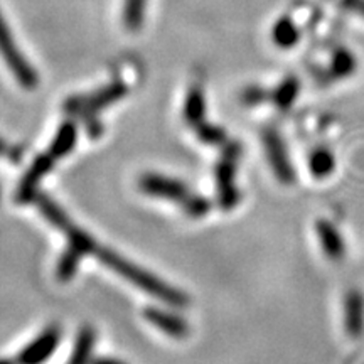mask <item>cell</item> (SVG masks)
<instances>
[{"instance_id":"obj_7","label":"cell","mask_w":364,"mask_h":364,"mask_svg":"<svg viewBox=\"0 0 364 364\" xmlns=\"http://www.w3.org/2000/svg\"><path fill=\"white\" fill-rule=\"evenodd\" d=\"M139 188L144 194L154 196V198L169 199V201L182 203L188 198L191 191L182 184L181 181L172 179L161 174H144L139 181Z\"/></svg>"},{"instance_id":"obj_26","label":"cell","mask_w":364,"mask_h":364,"mask_svg":"<svg viewBox=\"0 0 364 364\" xmlns=\"http://www.w3.org/2000/svg\"><path fill=\"white\" fill-rule=\"evenodd\" d=\"M91 364H125V363L118 361V359H113V358H97L91 361Z\"/></svg>"},{"instance_id":"obj_28","label":"cell","mask_w":364,"mask_h":364,"mask_svg":"<svg viewBox=\"0 0 364 364\" xmlns=\"http://www.w3.org/2000/svg\"><path fill=\"white\" fill-rule=\"evenodd\" d=\"M0 364H12V363L7 361V359H0Z\"/></svg>"},{"instance_id":"obj_18","label":"cell","mask_w":364,"mask_h":364,"mask_svg":"<svg viewBox=\"0 0 364 364\" xmlns=\"http://www.w3.org/2000/svg\"><path fill=\"white\" fill-rule=\"evenodd\" d=\"M95 343H97V334H95L91 327L86 326L83 329H80L68 364H91V354H93Z\"/></svg>"},{"instance_id":"obj_29","label":"cell","mask_w":364,"mask_h":364,"mask_svg":"<svg viewBox=\"0 0 364 364\" xmlns=\"http://www.w3.org/2000/svg\"><path fill=\"white\" fill-rule=\"evenodd\" d=\"M0 198H2V191H0Z\"/></svg>"},{"instance_id":"obj_5","label":"cell","mask_w":364,"mask_h":364,"mask_svg":"<svg viewBox=\"0 0 364 364\" xmlns=\"http://www.w3.org/2000/svg\"><path fill=\"white\" fill-rule=\"evenodd\" d=\"M240 159V147L230 145L216 166V186L223 209H233L238 204L240 193L236 189V166Z\"/></svg>"},{"instance_id":"obj_15","label":"cell","mask_w":364,"mask_h":364,"mask_svg":"<svg viewBox=\"0 0 364 364\" xmlns=\"http://www.w3.org/2000/svg\"><path fill=\"white\" fill-rule=\"evenodd\" d=\"M76 140H78V129H76V125L73 122H66V124L59 127L51 147H49V152L59 161V159L70 156L73 149H75Z\"/></svg>"},{"instance_id":"obj_2","label":"cell","mask_w":364,"mask_h":364,"mask_svg":"<svg viewBox=\"0 0 364 364\" xmlns=\"http://www.w3.org/2000/svg\"><path fill=\"white\" fill-rule=\"evenodd\" d=\"M0 56L14 76H16L17 83L26 90H34L39 83V76L29 61L24 58V54L16 44V39L9 29V24L4 19L2 12H0Z\"/></svg>"},{"instance_id":"obj_9","label":"cell","mask_w":364,"mask_h":364,"mask_svg":"<svg viewBox=\"0 0 364 364\" xmlns=\"http://www.w3.org/2000/svg\"><path fill=\"white\" fill-rule=\"evenodd\" d=\"M58 159L53 156L51 152H46L43 156H39L31 166V169L26 172L24 179L21 181L19 191H17V201L19 203H29L36 198V189H38L39 182L44 179V176L53 169L54 164Z\"/></svg>"},{"instance_id":"obj_24","label":"cell","mask_w":364,"mask_h":364,"mask_svg":"<svg viewBox=\"0 0 364 364\" xmlns=\"http://www.w3.org/2000/svg\"><path fill=\"white\" fill-rule=\"evenodd\" d=\"M267 98H270V93L265 91L260 86H250L241 93V102L245 105H248V107H253V105H260L265 102Z\"/></svg>"},{"instance_id":"obj_27","label":"cell","mask_w":364,"mask_h":364,"mask_svg":"<svg viewBox=\"0 0 364 364\" xmlns=\"http://www.w3.org/2000/svg\"><path fill=\"white\" fill-rule=\"evenodd\" d=\"M356 9H358V12L361 14V16L364 17V0H358V2H356Z\"/></svg>"},{"instance_id":"obj_6","label":"cell","mask_w":364,"mask_h":364,"mask_svg":"<svg viewBox=\"0 0 364 364\" xmlns=\"http://www.w3.org/2000/svg\"><path fill=\"white\" fill-rule=\"evenodd\" d=\"M263 144H265L267 157L270 161V166L275 172L277 179L284 184H292L295 181V171L292 162H290L289 152H287L285 142L279 132L273 129L265 130L263 134Z\"/></svg>"},{"instance_id":"obj_25","label":"cell","mask_w":364,"mask_h":364,"mask_svg":"<svg viewBox=\"0 0 364 364\" xmlns=\"http://www.w3.org/2000/svg\"><path fill=\"white\" fill-rule=\"evenodd\" d=\"M14 154H16V149L0 136V157H14Z\"/></svg>"},{"instance_id":"obj_21","label":"cell","mask_w":364,"mask_h":364,"mask_svg":"<svg viewBox=\"0 0 364 364\" xmlns=\"http://www.w3.org/2000/svg\"><path fill=\"white\" fill-rule=\"evenodd\" d=\"M145 6L147 0H125L124 4V24L130 33H136L144 24Z\"/></svg>"},{"instance_id":"obj_19","label":"cell","mask_w":364,"mask_h":364,"mask_svg":"<svg viewBox=\"0 0 364 364\" xmlns=\"http://www.w3.org/2000/svg\"><path fill=\"white\" fill-rule=\"evenodd\" d=\"M336 169V157L329 149L321 147L316 149L309 157V171L316 179H324L329 177Z\"/></svg>"},{"instance_id":"obj_14","label":"cell","mask_w":364,"mask_h":364,"mask_svg":"<svg viewBox=\"0 0 364 364\" xmlns=\"http://www.w3.org/2000/svg\"><path fill=\"white\" fill-rule=\"evenodd\" d=\"M272 39H273V43H275L282 49L294 48V46H297L300 41L299 26L295 24V21L292 19V17H289V16L280 17V19L273 24Z\"/></svg>"},{"instance_id":"obj_16","label":"cell","mask_w":364,"mask_h":364,"mask_svg":"<svg viewBox=\"0 0 364 364\" xmlns=\"http://www.w3.org/2000/svg\"><path fill=\"white\" fill-rule=\"evenodd\" d=\"M358 59L354 56L353 51L346 48H338L332 54L331 65H329V75L334 80H344L356 73Z\"/></svg>"},{"instance_id":"obj_23","label":"cell","mask_w":364,"mask_h":364,"mask_svg":"<svg viewBox=\"0 0 364 364\" xmlns=\"http://www.w3.org/2000/svg\"><path fill=\"white\" fill-rule=\"evenodd\" d=\"M196 134H198V139L201 142L208 145H220L226 140V134L221 127L206 124V122L196 127Z\"/></svg>"},{"instance_id":"obj_20","label":"cell","mask_w":364,"mask_h":364,"mask_svg":"<svg viewBox=\"0 0 364 364\" xmlns=\"http://www.w3.org/2000/svg\"><path fill=\"white\" fill-rule=\"evenodd\" d=\"M299 91H300L299 78L289 76V78H285L279 86H277L275 91L272 93V100L275 102V105L280 108V110H289V108L294 105L295 100H297Z\"/></svg>"},{"instance_id":"obj_1","label":"cell","mask_w":364,"mask_h":364,"mask_svg":"<svg viewBox=\"0 0 364 364\" xmlns=\"http://www.w3.org/2000/svg\"><path fill=\"white\" fill-rule=\"evenodd\" d=\"M97 257L98 260L105 263L108 268H112V270L118 273V275H122L125 280H129L132 285L139 287V289H142L144 292L150 294L152 297L162 300V302L174 307H182L188 304V297H186L181 290L167 285L164 280L157 279V277L152 275L150 272H145L144 268L136 267L129 260H125L120 255L113 253L112 250H98Z\"/></svg>"},{"instance_id":"obj_3","label":"cell","mask_w":364,"mask_h":364,"mask_svg":"<svg viewBox=\"0 0 364 364\" xmlns=\"http://www.w3.org/2000/svg\"><path fill=\"white\" fill-rule=\"evenodd\" d=\"M66 235L68 247L63 252L56 267V277L61 282L71 280L76 270H78L80 262L83 260L86 255L95 253V250H97V241L91 238L88 233H85L83 230H80V228L71 226L66 231Z\"/></svg>"},{"instance_id":"obj_11","label":"cell","mask_w":364,"mask_h":364,"mask_svg":"<svg viewBox=\"0 0 364 364\" xmlns=\"http://www.w3.org/2000/svg\"><path fill=\"white\" fill-rule=\"evenodd\" d=\"M316 231L322 252L332 262H341L346 255V245L339 230L332 223L326 220H318L316 223Z\"/></svg>"},{"instance_id":"obj_8","label":"cell","mask_w":364,"mask_h":364,"mask_svg":"<svg viewBox=\"0 0 364 364\" xmlns=\"http://www.w3.org/2000/svg\"><path fill=\"white\" fill-rule=\"evenodd\" d=\"M59 341H61L59 327H49L38 339L22 349L17 356V364H44L58 349Z\"/></svg>"},{"instance_id":"obj_12","label":"cell","mask_w":364,"mask_h":364,"mask_svg":"<svg viewBox=\"0 0 364 364\" xmlns=\"http://www.w3.org/2000/svg\"><path fill=\"white\" fill-rule=\"evenodd\" d=\"M344 327L351 338H359L364 331V295L358 289L349 290L346 295Z\"/></svg>"},{"instance_id":"obj_10","label":"cell","mask_w":364,"mask_h":364,"mask_svg":"<svg viewBox=\"0 0 364 364\" xmlns=\"http://www.w3.org/2000/svg\"><path fill=\"white\" fill-rule=\"evenodd\" d=\"M144 317L147 318L154 327H157L159 331L169 334L171 338L182 339L186 338L189 332L188 322H186L179 314L162 311V309H156V307H149L144 311Z\"/></svg>"},{"instance_id":"obj_22","label":"cell","mask_w":364,"mask_h":364,"mask_svg":"<svg viewBox=\"0 0 364 364\" xmlns=\"http://www.w3.org/2000/svg\"><path fill=\"white\" fill-rule=\"evenodd\" d=\"M181 206L188 216L203 218L209 211V209H211V203H209L206 198H203V196L189 193L188 198L181 203Z\"/></svg>"},{"instance_id":"obj_13","label":"cell","mask_w":364,"mask_h":364,"mask_svg":"<svg viewBox=\"0 0 364 364\" xmlns=\"http://www.w3.org/2000/svg\"><path fill=\"white\" fill-rule=\"evenodd\" d=\"M184 120L188 125H193L194 129L201 125L206 117V97H204V90L201 86H193L188 91V97L184 102Z\"/></svg>"},{"instance_id":"obj_4","label":"cell","mask_w":364,"mask_h":364,"mask_svg":"<svg viewBox=\"0 0 364 364\" xmlns=\"http://www.w3.org/2000/svg\"><path fill=\"white\" fill-rule=\"evenodd\" d=\"M127 95V86L122 81H113V83L103 86L95 93L86 95V97H73L65 103V110L73 115L91 117L97 115L98 112L105 110L110 105L117 103Z\"/></svg>"},{"instance_id":"obj_17","label":"cell","mask_w":364,"mask_h":364,"mask_svg":"<svg viewBox=\"0 0 364 364\" xmlns=\"http://www.w3.org/2000/svg\"><path fill=\"white\" fill-rule=\"evenodd\" d=\"M34 201H36V204H38L39 211L43 213L46 220L51 223L53 226H56L58 230L65 231V233H66V231L73 226L66 213L63 211V209L59 208L51 198H48L46 194H36Z\"/></svg>"}]
</instances>
